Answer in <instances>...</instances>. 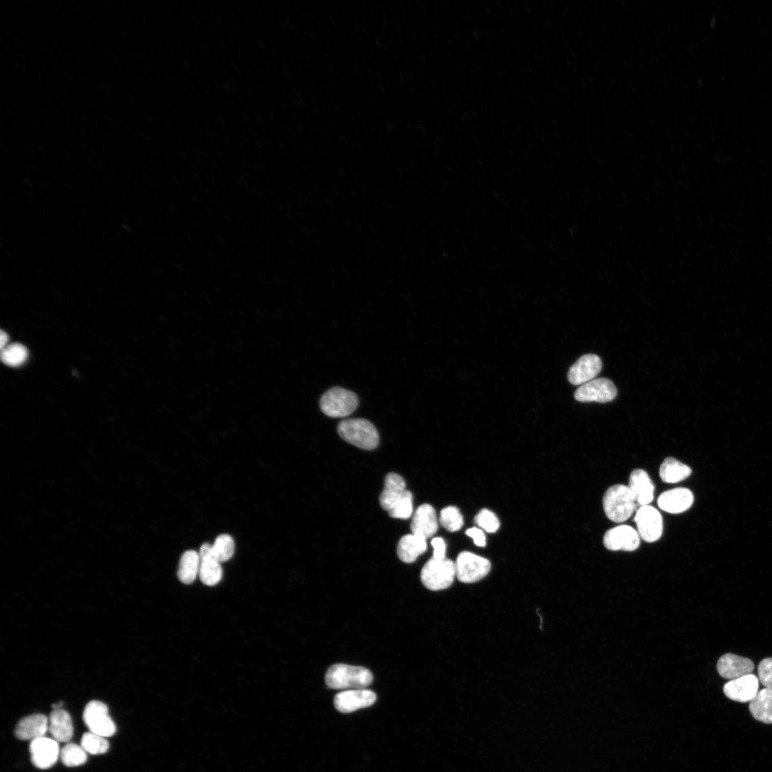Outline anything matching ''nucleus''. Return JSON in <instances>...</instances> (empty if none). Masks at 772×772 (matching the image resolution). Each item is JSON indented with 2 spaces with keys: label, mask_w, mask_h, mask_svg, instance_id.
I'll use <instances>...</instances> for the list:
<instances>
[{
  "label": "nucleus",
  "mask_w": 772,
  "mask_h": 772,
  "mask_svg": "<svg viewBox=\"0 0 772 772\" xmlns=\"http://www.w3.org/2000/svg\"><path fill=\"white\" fill-rule=\"evenodd\" d=\"M693 503L692 492L686 488H676L665 492L658 499V505L660 508L673 514L688 510Z\"/></svg>",
  "instance_id": "17"
},
{
  "label": "nucleus",
  "mask_w": 772,
  "mask_h": 772,
  "mask_svg": "<svg viewBox=\"0 0 772 772\" xmlns=\"http://www.w3.org/2000/svg\"><path fill=\"white\" fill-rule=\"evenodd\" d=\"M8 339L9 337L8 334L5 331H1V332H0V349H1V350L6 347Z\"/></svg>",
  "instance_id": "37"
},
{
  "label": "nucleus",
  "mask_w": 772,
  "mask_h": 772,
  "mask_svg": "<svg viewBox=\"0 0 772 772\" xmlns=\"http://www.w3.org/2000/svg\"><path fill=\"white\" fill-rule=\"evenodd\" d=\"M377 701V695L365 689L349 690L338 694L334 699L335 709L341 713H351L369 707Z\"/></svg>",
  "instance_id": "12"
},
{
  "label": "nucleus",
  "mask_w": 772,
  "mask_h": 772,
  "mask_svg": "<svg viewBox=\"0 0 772 772\" xmlns=\"http://www.w3.org/2000/svg\"><path fill=\"white\" fill-rule=\"evenodd\" d=\"M466 533L469 537L472 538L475 545L479 547H484L486 545L485 536L483 531L478 528H471L466 531Z\"/></svg>",
  "instance_id": "36"
},
{
  "label": "nucleus",
  "mask_w": 772,
  "mask_h": 772,
  "mask_svg": "<svg viewBox=\"0 0 772 772\" xmlns=\"http://www.w3.org/2000/svg\"><path fill=\"white\" fill-rule=\"evenodd\" d=\"M758 674L761 683L766 688H772V658H766L760 663Z\"/></svg>",
  "instance_id": "34"
},
{
  "label": "nucleus",
  "mask_w": 772,
  "mask_h": 772,
  "mask_svg": "<svg viewBox=\"0 0 772 772\" xmlns=\"http://www.w3.org/2000/svg\"><path fill=\"white\" fill-rule=\"evenodd\" d=\"M406 482L400 475L391 473L385 478V488L380 497L381 507L389 511L405 494Z\"/></svg>",
  "instance_id": "20"
},
{
  "label": "nucleus",
  "mask_w": 772,
  "mask_h": 772,
  "mask_svg": "<svg viewBox=\"0 0 772 772\" xmlns=\"http://www.w3.org/2000/svg\"><path fill=\"white\" fill-rule=\"evenodd\" d=\"M359 399L353 391L341 387H333L321 398L320 409L331 418H345L358 408Z\"/></svg>",
  "instance_id": "4"
},
{
  "label": "nucleus",
  "mask_w": 772,
  "mask_h": 772,
  "mask_svg": "<svg viewBox=\"0 0 772 772\" xmlns=\"http://www.w3.org/2000/svg\"><path fill=\"white\" fill-rule=\"evenodd\" d=\"M754 669L755 665L751 660L732 653L723 655L718 663L719 674L730 680L751 674Z\"/></svg>",
  "instance_id": "15"
},
{
  "label": "nucleus",
  "mask_w": 772,
  "mask_h": 772,
  "mask_svg": "<svg viewBox=\"0 0 772 772\" xmlns=\"http://www.w3.org/2000/svg\"><path fill=\"white\" fill-rule=\"evenodd\" d=\"M63 763L70 767L84 764L88 759L87 752L76 743H69L61 751Z\"/></svg>",
  "instance_id": "28"
},
{
  "label": "nucleus",
  "mask_w": 772,
  "mask_h": 772,
  "mask_svg": "<svg viewBox=\"0 0 772 772\" xmlns=\"http://www.w3.org/2000/svg\"><path fill=\"white\" fill-rule=\"evenodd\" d=\"M640 538L633 527L621 525L606 532L604 545L610 551L634 552L640 546Z\"/></svg>",
  "instance_id": "10"
},
{
  "label": "nucleus",
  "mask_w": 772,
  "mask_h": 772,
  "mask_svg": "<svg viewBox=\"0 0 772 772\" xmlns=\"http://www.w3.org/2000/svg\"><path fill=\"white\" fill-rule=\"evenodd\" d=\"M603 505L607 517L616 523L630 518L637 508V502L628 486L615 485L605 493Z\"/></svg>",
  "instance_id": "3"
},
{
  "label": "nucleus",
  "mask_w": 772,
  "mask_h": 772,
  "mask_svg": "<svg viewBox=\"0 0 772 772\" xmlns=\"http://www.w3.org/2000/svg\"><path fill=\"white\" fill-rule=\"evenodd\" d=\"M213 551L214 556L220 563L230 560L235 552L234 538L227 534L219 536L213 545Z\"/></svg>",
  "instance_id": "29"
},
{
  "label": "nucleus",
  "mask_w": 772,
  "mask_h": 772,
  "mask_svg": "<svg viewBox=\"0 0 772 772\" xmlns=\"http://www.w3.org/2000/svg\"><path fill=\"white\" fill-rule=\"evenodd\" d=\"M455 575V562L448 559L428 560L421 570V580L425 588L440 591L449 588Z\"/></svg>",
  "instance_id": "5"
},
{
  "label": "nucleus",
  "mask_w": 772,
  "mask_h": 772,
  "mask_svg": "<svg viewBox=\"0 0 772 772\" xmlns=\"http://www.w3.org/2000/svg\"><path fill=\"white\" fill-rule=\"evenodd\" d=\"M200 557L199 553L190 550L185 552L181 557L178 576L185 584H192L199 575Z\"/></svg>",
  "instance_id": "26"
},
{
  "label": "nucleus",
  "mask_w": 772,
  "mask_h": 772,
  "mask_svg": "<svg viewBox=\"0 0 772 772\" xmlns=\"http://www.w3.org/2000/svg\"><path fill=\"white\" fill-rule=\"evenodd\" d=\"M723 690L731 700L750 702L759 692V679L752 674L732 679L725 685Z\"/></svg>",
  "instance_id": "14"
},
{
  "label": "nucleus",
  "mask_w": 772,
  "mask_h": 772,
  "mask_svg": "<svg viewBox=\"0 0 772 772\" xmlns=\"http://www.w3.org/2000/svg\"><path fill=\"white\" fill-rule=\"evenodd\" d=\"M28 351L25 347L20 343H15L1 350V360L3 363L11 367H18L23 365L27 360Z\"/></svg>",
  "instance_id": "31"
},
{
  "label": "nucleus",
  "mask_w": 772,
  "mask_h": 772,
  "mask_svg": "<svg viewBox=\"0 0 772 772\" xmlns=\"http://www.w3.org/2000/svg\"><path fill=\"white\" fill-rule=\"evenodd\" d=\"M426 550V539L412 533L400 538L397 547V554L400 561L411 563L425 553Z\"/></svg>",
  "instance_id": "22"
},
{
  "label": "nucleus",
  "mask_w": 772,
  "mask_h": 772,
  "mask_svg": "<svg viewBox=\"0 0 772 772\" xmlns=\"http://www.w3.org/2000/svg\"><path fill=\"white\" fill-rule=\"evenodd\" d=\"M750 711L756 720L772 724V688L759 691L750 702Z\"/></svg>",
  "instance_id": "23"
},
{
  "label": "nucleus",
  "mask_w": 772,
  "mask_h": 772,
  "mask_svg": "<svg viewBox=\"0 0 772 772\" xmlns=\"http://www.w3.org/2000/svg\"><path fill=\"white\" fill-rule=\"evenodd\" d=\"M49 731L56 741H70L74 732L70 715L63 709H54L50 716Z\"/></svg>",
  "instance_id": "21"
},
{
  "label": "nucleus",
  "mask_w": 772,
  "mask_h": 772,
  "mask_svg": "<svg viewBox=\"0 0 772 772\" xmlns=\"http://www.w3.org/2000/svg\"><path fill=\"white\" fill-rule=\"evenodd\" d=\"M603 369V362L594 354L581 357L568 371V379L575 386L585 384L593 380Z\"/></svg>",
  "instance_id": "13"
},
{
  "label": "nucleus",
  "mask_w": 772,
  "mask_h": 772,
  "mask_svg": "<svg viewBox=\"0 0 772 772\" xmlns=\"http://www.w3.org/2000/svg\"><path fill=\"white\" fill-rule=\"evenodd\" d=\"M30 751L32 762L41 769L52 767L61 755L59 741L45 736L33 740Z\"/></svg>",
  "instance_id": "11"
},
{
  "label": "nucleus",
  "mask_w": 772,
  "mask_h": 772,
  "mask_svg": "<svg viewBox=\"0 0 772 772\" xmlns=\"http://www.w3.org/2000/svg\"><path fill=\"white\" fill-rule=\"evenodd\" d=\"M440 523L450 532L460 531L464 526V517L459 508L455 506L444 508L440 514Z\"/></svg>",
  "instance_id": "30"
},
{
  "label": "nucleus",
  "mask_w": 772,
  "mask_h": 772,
  "mask_svg": "<svg viewBox=\"0 0 772 772\" xmlns=\"http://www.w3.org/2000/svg\"><path fill=\"white\" fill-rule=\"evenodd\" d=\"M617 395L614 383L607 379H598L582 385L575 394L580 402H598L605 404L612 402Z\"/></svg>",
  "instance_id": "9"
},
{
  "label": "nucleus",
  "mask_w": 772,
  "mask_h": 772,
  "mask_svg": "<svg viewBox=\"0 0 772 772\" xmlns=\"http://www.w3.org/2000/svg\"><path fill=\"white\" fill-rule=\"evenodd\" d=\"M456 578L464 584L480 581L491 570V562L485 558L469 552H463L455 562Z\"/></svg>",
  "instance_id": "6"
},
{
  "label": "nucleus",
  "mask_w": 772,
  "mask_h": 772,
  "mask_svg": "<svg viewBox=\"0 0 772 772\" xmlns=\"http://www.w3.org/2000/svg\"><path fill=\"white\" fill-rule=\"evenodd\" d=\"M414 510L413 495L407 491L404 497L389 511V516L393 519L409 520Z\"/></svg>",
  "instance_id": "32"
},
{
  "label": "nucleus",
  "mask_w": 772,
  "mask_h": 772,
  "mask_svg": "<svg viewBox=\"0 0 772 772\" xmlns=\"http://www.w3.org/2000/svg\"><path fill=\"white\" fill-rule=\"evenodd\" d=\"M432 545L434 548V559L439 560L446 559V546L443 538H434L432 541Z\"/></svg>",
  "instance_id": "35"
},
{
  "label": "nucleus",
  "mask_w": 772,
  "mask_h": 772,
  "mask_svg": "<svg viewBox=\"0 0 772 772\" xmlns=\"http://www.w3.org/2000/svg\"><path fill=\"white\" fill-rule=\"evenodd\" d=\"M474 522L477 526L488 533H495L500 527V522L497 515L489 509H482L476 516Z\"/></svg>",
  "instance_id": "33"
},
{
  "label": "nucleus",
  "mask_w": 772,
  "mask_h": 772,
  "mask_svg": "<svg viewBox=\"0 0 772 772\" xmlns=\"http://www.w3.org/2000/svg\"><path fill=\"white\" fill-rule=\"evenodd\" d=\"M439 524L434 507L423 504L414 515L411 524L412 533L427 539L432 537L438 531Z\"/></svg>",
  "instance_id": "16"
},
{
  "label": "nucleus",
  "mask_w": 772,
  "mask_h": 772,
  "mask_svg": "<svg viewBox=\"0 0 772 772\" xmlns=\"http://www.w3.org/2000/svg\"><path fill=\"white\" fill-rule=\"evenodd\" d=\"M374 676L366 668L337 664L331 667L326 675V683L333 690L364 689L373 682Z\"/></svg>",
  "instance_id": "1"
},
{
  "label": "nucleus",
  "mask_w": 772,
  "mask_h": 772,
  "mask_svg": "<svg viewBox=\"0 0 772 772\" xmlns=\"http://www.w3.org/2000/svg\"><path fill=\"white\" fill-rule=\"evenodd\" d=\"M692 473L690 467L669 457L663 463L660 475L662 480L668 483H675L688 478Z\"/></svg>",
  "instance_id": "25"
},
{
  "label": "nucleus",
  "mask_w": 772,
  "mask_h": 772,
  "mask_svg": "<svg viewBox=\"0 0 772 772\" xmlns=\"http://www.w3.org/2000/svg\"><path fill=\"white\" fill-rule=\"evenodd\" d=\"M49 730V720L43 714H33L21 720L15 729L16 736L21 740H35L45 736Z\"/></svg>",
  "instance_id": "18"
},
{
  "label": "nucleus",
  "mask_w": 772,
  "mask_h": 772,
  "mask_svg": "<svg viewBox=\"0 0 772 772\" xmlns=\"http://www.w3.org/2000/svg\"><path fill=\"white\" fill-rule=\"evenodd\" d=\"M628 488L636 502L641 506H646L653 500L654 484L648 474L642 469L635 470L631 474Z\"/></svg>",
  "instance_id": "19"
},
{
  "label": "nucleus",
  "mask_w": 772,
  "mask_h": 772,
  "mask_svg": "<svg viewBox=\"0 0 772 772\" xmlns=\"http://www.w3.org/2000/svg\"><path fill=\"white\" fill-rule=\"evenodd\" d=\"M83 720L91 732L105 738L116 732V726L109 717L108 707L101 702L92 701L86 706Z\"/></svg>",
  "instance_id": "7"
},
{
  "label": "nucleus",
  "mask_w": 772,
  "mask_h": 772,
  "mask_svg": "<svg viewBox=\"0 0 772 772\" xmlns=\"http://www.w3.org/2000/svg\"><path fill=\"white\" fill-rule=\"evenodd\" d=\"M199 577L202 582L209 586L217 585L222 577L221 563L214 554L200 557Z\"/></svg>",
  "instance_id": "24"
},
{
  "label": "nucleus",
  "mask_w": 772,
  "mask_h": 772,
  "mask_svg": "<svg viewBox=\"0 0 772 772\" xmlns=\"http://www.w3.org/2000/svg\"><path fill=\"white\" fill-rule=\"evenodd\" d=\"M635 521L640 537L648 543L659 540L663 533V519L659 510L646 505L637 510Z\"/></svg>",
  "instance_id": "8"
},
{
  "label": "nucleus",
  "mask_w": 772,
  "mask_h": 772,
  "mask_svg": "<svg viewBox=\"0 0 772 772\" xmlns=\"http://www.w3.org/2000/svg\"><path fill=\"white\" fill-rule=\"evenodd\" d=\"M81 746L86 752L94 755L105 754L109 748V742L105 737L93 732L85 733L82 736Z\"/></svg>",
  "instance_id": "27"
},
{
  "label": "nucleus",
  "mask_w": 772,
  "mask_h": 772,
  "mask_svg": "<svg viewBox=\"0 0 772 772\" xmlns=\"http://www.w3.org/2000/svg\"><path fill=\"white\" fill-rule=\"evenodd\" d=\"M339 436L347 442L363 450L375 449L379 442L377 427L363 418L343 420L338 425Z\"/></svg>",
  "instance_id": "2"
}]
</instances>
